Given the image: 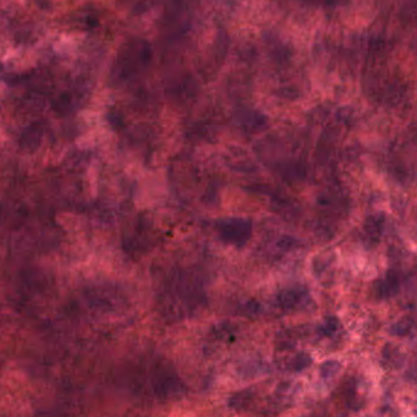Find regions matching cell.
<instances>
[{"instance_id": "cell-3", "label": "cell", "mask_w": 417, "mask_h": 417, "mask_svg": "<svg viewBox=\"0 0 417 417\" xmlns=\"http://www.w3.org/2000/svg\"><path fill=\"white\" fill-rule=\"evenodd\" d=\"M382 366L384 368H401L404 364V355L401 354V351L393 346V344H387L384 346L382 351Z\"/></svg>"}, {"instance_id": "cell-5", "label": "cell", "mask_w": 417, "mask_h": 417, "mask_svg": "<svg viewBox=\"0 0 417 417\" xmlns=\"http://www.w3.org/2000/svg\"><path fill=\"white\" fill-rule=\"evenodd\" d=\"M340 364L337 361H326L321 366V376L322 379H329L335 377L337 373L339 372Z\"/></svg>"}, {"instance_id": "cell-8", "label": "cell", "mask_w": 417, "mask_h": 417, "mask_svg": "<svg viewBox=\"0 0 417 417\" xmlns=\"http://www.w3.org/2000/svg\"><path fill=\"white\" fill-rule=\"evenodd\" d=\"M412 379H417V362L416 365H415V368L412 370Z\"/></svg>"}, {"instance_id": "cell-4", "label": "cell", "mask_w": 417, "mask_h": 417, "mask_svg": "<svg viewBox=\"0 0 417 417\" xmlns=\"http://www.w3.org/2000/svg\"><path fill=\"white\" fill-rule=\"evenodd\" d=\"M417 327V318L415 316H405V318H401L398 322H395L392 329H390V333L392 335H398V337H403V335H409L412 333L414 329Z\"/></svg>"}, {"instance_id": "cell-7", "label": "cell", "mask_w": 417, "mask_h": 417, "mask_svg": "<svg viewBox=\"0 0 417 417\" xmlns=\"http://www.w3.org/2000/svg\"><path fill=\"white\" fill-rule=\"evenodd\" d=\"M338 326H339V324H338V321H337V320H333V318H332V320H329V321H327V324H324V335H333L335 331L338 329Z\"/></svg>"}, {"instance_id": "cell-2", "label": "cell", "mask_w": 417, "mask_h": 417, "mask_svg": "<svg viewBox=\"0 0 417 417\" xmlns=\"http://www.w3.org/2000/svg\"><path fill=\"white\" fill-rule=\"evenodd\" d=\"M401 276L396 270H390L383 278L377 281L372 287V294L379 300L390 299L401 289Z\"/></svg>"}, {"instance_id": "cell-1", "label": "cell", "mask_w": 417, "mask_h": 417, "mask_svg": "<svg viewBox=\"0 0 417 417\" xmlns=\"http://www.w3.org/2000/svg\"><path fill=\"white\" fill-rule=\"evenodd\" d=\"M385 230V216L382 213L368 216L362 226L361 241L366 249L377 247Z\"/></svg>"}, {"instance_id": "cell-6", "label": "cell", "mask_w": 417, "mask_h": 417, "mask_svg": "<svg viewBox=\"0 0 417 417\" xmlns=\"http://www.w3.org/2000/svg\"><path fill=\"white\" fill-rule=\"evenodd\" d=\"M296 365H293V368L296 371H302L304 368H309L310 364H311V359L307 357V355H300V357L296 359Z\"/></svg>"}]
</instances>
